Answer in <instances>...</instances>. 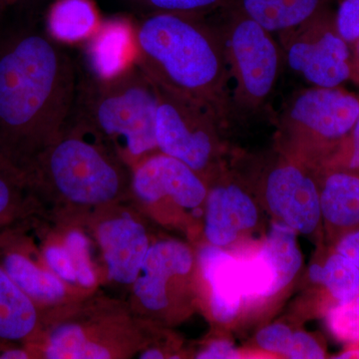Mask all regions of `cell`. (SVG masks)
Returning a JSON list of instances; mask_svg holds the SVG:
<instances>
[{"mask_svg": "<svg viewBox=\"0 0 359 359\" xmlns=\"http://www.w3.org/2000/svg\"><path fill=\"white\" fill-rule=\"evenodd\" d=\"M79 75L42 14L13 6L0 18V167L23 181L65 127Z\"/></svg>", "mask_w": 359, "mask_h": 359, "instance_id": "6da1fadb", "label": "cell"}, {"mask_svg": "<svg viewBox=\"0 0 359 359\" xmlns=\"http://www.w3.org/2000/svg\"><path fill=\"white\" fill-rule=\"evenodd\" d=\"M132 167L95 135L65 123L42 151L23 183L41 214L63 222L93 219L131 196Z\"/></svg>", "mask_w": 359, "mask_h": 359, "instance_id": "7a4b0ae2", "label": "cell"}, {"mask_svg": "<svg viewBox=\"0 0 359 359\" xmlns=\"http://www.w3.org/2000/svg\"><path fill=\"white\" fill-rule=\"evenodd\" d=\"M212 15L154 13L135 25V60L156 85L209 105L224 120L231 73Z\"/></svg>", "mask_w": 359, "mask_h": 359, "instance_id": "3957f363", "label": "cell"}, {"mask_svg": "<svg viewBox=\"0 0 359 359\" xmlns=\"http://www.w3.org/2000/svg\"><path fill=\"white\" fill-rule=\"evenodd\" d=\"M158 102L157 85L135 60L115 76L80 74L66 122L95 135L133 168L158 151Z\"/></svg>", "mask_w": 359, "mask_h": 359, "instance_id": "277c9868", "label": "cell"}, {"mask_svg": "<svg viewBox=\"0 0 359 359\" xmlns=\"http://www.w3.org/2000/svg\"><path fill=\"white\" fill-rule=\"evenodd\" d=\"M148 323L128 304L104 297L70 302L42 314L33 347L47 359L130 358L149 344Z\"/></svg>", "mask_w": 359, "mask_h": 359, "instance_id": "5b68a950", "label": "cell"}, {"mask_svg": "<svg viewBox=\"0 0 359 359\" xmlns=\"http://www.w3.org/2000/svg\"><path fill=\"white\" fill-rule=\"evenodd\" d=\"M359 114V96L339 87L302 90L280 118L285 156L320 170L349 133Z\"/></svg>", "mask_w": 359, "mask_h": 359, "instance_id": "8992f818", "label": "cell"}, {"mask_svg": "<svg viewBox=\"0 0 359 359\" xmlns=\"http://www.w3.org/2000/svg\"><path fill=\"white\" fill-rule=\"evenodd\" d=\"M226 61L233 82L231 104L245 111L261 108L273 93L283 63L273 34L233 2L219 11Z\"/></svg>", "mask_w": 359, "mask_h": 359, "instance_id": "52a82bcc", "label": "cell"}, {"mask_svg": "<svg viewBox=\"0 0 359 359\" xmlns=\"http://www.w3.org/2000/svg\"><path fill=\"white\" fill-rule=\"evenodd\" d=\"M197 256L181 241L151 243L128 306L137 318L151 325H169L183 318L192 306Z\"/></svg>", "mask_w": 359, "mask_h": 359, "instance_id": "ba28073f", "label": "cell"}, {"mask_svg": "<svg viewBox=\"0 0 359 359\" xmlns=\"http://www.w3.org/2000/svg\"><path fill=\"white\" fill-rule=\"evenodd\" d=\"M158 86V85H157ZM156 140L159 152L185 163L208 185L221 173L224 120L196 99L158 86Z\"/></svg>", "mask_w": 359, "mask_h": 359, "instance_id": "9c48e42d", "label": "cell"}, {"mask_svg": "<svg viewBox=\"0 0 359 359\" xmlns=\"http://www.w3.org/2000/svg\"><path fill=\"white\" fill-rule=\"evenodd\" d=\"M278 36L283 63L311 86L339 87L351 79V52L327 4Z\"/></svg>", "mask_w": 359, "mask_h": 359, "instance_id": "30bf717a", "label": "cell"}, {"mask_svg": "<svg viewBox=\"0 0 359 359\" xmlns=\"http://www.w3.org/2000/svg\"><path fill=\"white\" fill-rule=\"evenodd\" d=\"M208 190L205 180L192 168L159 151L132 168V197L157 214L168 208L195 215L205 205Z\"/></svg>", "mask_w": 359, "mask_h": 359, "instance_id": "8fae6325", "label": "cell"}, {"mask_svg": "<svg viewBox=\"0 0 359 359\" xmlns=\"http://www.w3.org/2000/svg\"><path fill=\"white\" fill-rule=\"evenodd\" d=\"M245 306L263 304L285 292L304 264L297 233L275 221L255 252L240 256Z\"/></svg>", "mask_w": 359, "mask_h": 359, "instance_id": "7c38bea8", "label": "cell"}, {"mask_svg": "<svg viewBox=\"0 0 359 359\" xmlns=\"http://www.w3.org/2000/svg\"><path fill=\"white\" fill-rule=\"evenodd\" d=\"M264 198L276 221L297 235L320 233L323 217L316 170L285 156L266 174Z\"/></svg>", "mask_w": 359, "mask_h": 359, "instance_id": "4fadbf2b", "label": "cell"}, {"mask_svg": "<svg viewBox=\"0 0 359 359\" xmlns=\"http://www.w3.org/2000/svg\"><path fill=\"white\" fill-rule=\"evenodd\" d=\"M93 219L108 278L119 285H133L151 245L145 224L119 205L100 212Z\"/></svg>", "mask_w": 359, "mask_h": 359, "instance_id": "5bb4252c", "label": "cell"}, {"mask_svg": "<svg viewBox=\"0 0 359 359\" xmlns=\"http://www.w3.org/2000/svg\"><path fill=\"white\" fill-rule=\"evenodd\" d=\"M211 182L205 201L204 235L210 245L228 250L256 228L259 210L240 184L230 180Z\"/></svg>", "mask_w": 359, "mask_h": 359, "instance_id": "9a60e30c", "label": "cell"}, {"mask_svg": "<svg viewBox=\"0 0 359 359\" xmlns=\"http://www.w3.org/2000/svg\"><path fill=\"white\" fill-rule=\"evenodd\" d=\"M198 276L207 290L208 309L219 325L233 323L245 308L242 268L237 254L212 245L197 254Z\"/></svg>", "mask_w": 359, "mask_h": 359, "instance_id": "2e32d148", "label": "cell"}, {"mask_svg": "<svg viewBox=\"0 0 359 359\" xmlns=\"http://www.w3.org/2000/svg\"><path fill=\"white\" fill-rule=\"evenodd\" d=\"M0 264L42 314L71 302L65 280L40 266L32 254L14 248L7 233L0 237Z\"/></svg>", "mask_w": 359, "mask_h": 359, "instance_id": "e0dca14e", "label": "cell"}, {"mask_svg": "<svg viewBox=\"0 0 359 359\" xmlns=\"http://www.w3.org/2000/svg\"><path fill=\"white\" fill-rule=\"evenodd\" d=\"M321 217L327 238L334 245L359 229V174L339 169L318 171Z\"/></svg>", "mask_w": 359, "mask_h": 359, "instance_id": "ac0fdd59", "label": "cell"}, {"mask_svg": "<svg viewBox=\"0 0 359 359\" xmlns=\"http://www.w3.org/2000/svg\"><path fill=\"white\" fill-rule=\"evenodd\" d=\"M87 73L98 78L119 74L135 62V23L123 16L101 21L84 42Z\"/></svg>", "mask_w": 359, "mask_h": 359, "instance_id": "d6986e66", "label": "cell"}, {"mask_svg": "<svg viewBox=\"0 0 359 359\" xmlns=\"http://www.w3.org/2000/svg\"><path fill=\"white\" fill-rule=\"evenodd\" d=\"M41 327V311L0 264V346H32Z\"/></svg>", "mask_w": 359, "mask_h": 359, "instance_id": "ffe728a7", "label": "cell"}, {"mask_svg": "<svg viewBox=\"0 0 359 359\" xmlns=\"http://www.w3.org/2000/svg\"><path fill=\"white\" fill-rule=\"evenodd\" d=\"M311 283L323 290L321 311L334 304L353 302L359 295V269L330 245L309 269Z\"/></svg>", "mask_w": 359, "mask_h": 359, "instance_id": "44dd1931", "label": "cell"}, {"mask_svg": "<svg viewBox=\"0 0 359 359\" xmlns=\"http://www.w3.org/2000/svg\"><path fill=\"white\" fill-rule=\"evenodd\" d=\"M45 30L61 45L84 43L101 20L92 0H53L42 15Z\"/></svg>", "mask_w": 359, "mask_h": 359, "instance_id": "7402d4cb", "label": "cell"}, {"mask_svg": "<svg viewBox=\"0 0 359 359\" xmlns=\"http://www.w3.org/2000/svg\"><path fill=\"white\" fill-rule=\"evenodd\" d=\"M243 13L273 34L308 20L327 0H235Z\"/></svg>", "mask_w": 359, "mask_h": 359, "instance_id": "603a6c76", "label": "cell"}, {"mask_svg": "<svg viewBox=\"0 0 359 359\" xmlns=\"http://www.w3.org/2000/svg\"><path fill=\"white\" fill-rule=\"evenodd\" d=\"M41 215L39 202L20 177L0 167V237L32 223Z\"/></svg>", "mask_w": 359, "mask_h": 359, "instance_id": "cb8c5ba5", "label": "cell"}, {"mask_svg": "<svg viewBox=\"0 0 359 359\" xmlns=\"http://www.w3.org/2000/svg\"><path fill=\"white\" fill-rule=\"evenodd\" d=\"M142 15L178 13L212 15L231 6L235 0H126Z\"/></svg>", "mask_w": 359, "mask_h": 359, "instance_id": "d4e9b609", "label": "cell"}, {"mask_svg": "<svg viewBox=\"0 0 359 359\" xmlns=\"http://www.w3.org/2000/svg\"><path fill=\"white\" fill-rule=\"evenodd\" d=\"M306 332L294 330L285 323H276L266 325L256 335L257 347L266 353L283 358L299 359L304 348Z\"/></svg>", "mask_w": 359, "mask_h": 359, "instance_id": "484cf974", "label": "cell"}, {"mask_svg": "<svg viewBox=\"0 0 359 359\" xmlns=\"http://www.w3.org/2000/svg\"><path fill=\"white\" fill-rule=\"evenodd\" d=\"M323 316L328 330L335 339L346 346L359 344V309L355 299L334 304Z\"/></svg>", "mask_w": 359, "mask_h": 359, "instance_id": "4316f807", "label": "cell"}, {"mask_svg": "<svg viewBox=\"0 0 359 359\" xmlns=\"http://www.w3.org/2000/svg\"><path fill=\"white\" fill-rule=\"evenodd\" d=\"M65 245L74 266L77 285L85 289H91L97 283V276L90 257L88 238L81 231L73 229L66 233Z\"/></svg>", "mask_w": 359, "mask_h": 359, "instance_id": "83f0119b", "label": "cell"}, {"mask_svg": "<svg viewBox=\"0 0 359 359\" xmlns=\"http://www.w3.org/2000/svg\"><path fill=\"white\" fill-rule=\"evenodd\" d=\"M321 169L346 170L359 173V114L353 128Z\"/></svg>", "mask_w": 359, "mask_h": 359, "instance_id": "f1b7e54d", "label": "cell"}, {"mask_svg": "<svg viewBox=\"0 0 359 359\" xmlns=\"http://www.w3.org/2000/svg\"><path fill=\"white\" fill-rule=\"evenodd\" d=\"M47 268L65 283L77 285L76 273L69 252L63 245H48L42 252Z\"/></svg>", "mask_w": 359, "mask_h": 359, "instance_id": "f546056e", "label": "cell"}, {"mask_svg": "<svg viewBox=\"0 0 359 359\" xmlns=\"http://www.w3.org/2000/svg\"><path fill=\"white\" fill-rule=\"evenodd\" d=\"M335 20L340 35L351 47L359 37V0H339Z\"/></svg>", "mask_w": 359, "mask_h": 359, "instance_id": "4dcf8cb0", "label": "cell"}, {"mask_svg": "<svg viewBox=\"0 0 359 359\" xmlns=\"http://www.w3.org/2000/svg\"><path fill=\"white\" fill-rule=\"evenodd\" d=\"M242 358V353L230 339H215L196 353L199 359H235Z\"/></svg>", "mask_w": 359, "mask_h": 359, "instance_id": "1f68e13d", "label": "cell"}, {"mask_svg": "<svg viewBox=\"0 0 359 359\" xmlns=\"http://www.w3.org/2000/svg\"><path fill=\"white\" fill-rule=\"evenodd\" d=\"M334 248L359 269V229L340 238Z\"/></svg>", "mask_w": 359, "mask_h": 359, "instance_id": "d6a6232c", "label": "cell"}, {"mask_svg": "<svg viewBox=\"0 0 359 359\" xmlns=\"http://www.w3.org/2000/svg\"><path fill=\"white\" fill-rule=\"evenodd\" d=\"M53 0H18L15 6L32 13L43 14L42 8L47 7Z\"/></svg>", "mask_w": 359, "mask_h": 359, "instance_id": "836d02e7", "label": "cell"}, {"mask_svg": "<svg viewBox=\"0 0 359 359\" xmlns=\"http://www.w3.org/2000/svg\"><path fill=\"white\" fill-rule=\"evenodd\" d=\"M351 81L359 85V37L351 45Z\"/></svg>", "mask_w": 359, "mask_h": 359, "instance_id": "e575fe53", "label": "cell"}, {"mask_svg": "<svg viewBox=\"0 0 359 359\" xmlns=\"http://www.w3.org/2000/svg\"><path fill=\"white\" fill-rule=\"evenodd\" d=\"M337 359H359V344L346 346L344 351L334 356Z\"/></svg>", "mask_w": 359, "mask_h": 359, "instance_id": "d590c367", "label": "cell"}, {"mask_svg": "<svg viewBox=\"0 0 359 359\" xmlns=\"http://www.w3.org/2000/svg\"><path fill=\"white\" fill-rule=\"evenodd\" d=\"M16 2H18V0H0V18H1L9 8L15 6Z\"/></svg>", "mask_w": 359, "mask_h": 359, "instance_id": "8d00e7d4", "label": "cell"}, {"mask_svg": "<svg viewBox=\"0 0 359 359\" xmlns=\"http://www.w3.org/2000/svg\"><path fill=\"white\" fill-rule=\"evenodd\" d=\"M355 304H356V306H358V308L359 309V295L355 299Z\"/></svg>", "mask_w": 359, "mask_h": 359, "instance_id": "74e56055", "label": "cell"}, {"mask_svg": "<svg viewBox=\"0 0 359 359\" xmlns=\"http://www.w3.org/2000/svg\"><path fill=\"white\" fill-rule=\"evenodd\" d=\"M359 174V173H358Z\"/></svg>", "mask_w": 359, "mask_h": 359, "instance_id": "f35d334b", "label": "cell"}]
</instances>
